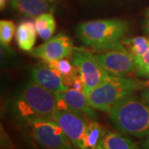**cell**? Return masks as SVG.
Instances as JSON below:
<instances>
[{
	"label": "cell",
	"instance_id": "cell-14",
	"mask_svg": "<svg viewBox=\"0 0 149 149\" xmlns=\"http://www.w3.org/2000/svg\"><path fill=\"white\" fill-rule=\"evenodd\" d=\"M46 62L52 69H53L57 74L61 75L65 85L69 89L71 88L74 78L80 74L78 68L66 58Z\"/></svg>",
	"mask_w": 149,
	"mask_h": 149
},
{
	"label": "cell",
	"instance_id": "cell-21",
	"mask_svg": "<svg viewBox=\"0 0 149 149\" xmlns=\"http://www.w3.org/2000/svg\"><path fill=\"white\" fill-rule=\"evenodd\" d=\"M90 3H93L96 6H122L125 3H130V0H85Z\"/></svg>",
	"mask_w": 149,
	"mask_h": 149
},
{
	"label": "cell",
	"instance_id": "cell-16",
	"mask_svg": "<svg viewBox=\"0 0 149 149\" xmlns=\"http://www.w3.org/2000/svg\"><path fill=\"white\" fill-rule=\"evenodd\" d=\"M105 130L97 121H90L84 140L85 149H104L102 142Z\"/></svg>",
	"mask_w": 149,
	"mask_h": 149
},
{
	"label": "cell",
	"instance_id": "cell-13",
	"mask_svg": "<svg viewBox=\"0 0 149 149\" xmlns=\"http://www.w3.org/2000/svg\"><path fill=\"white\" fill-rule=\"evenodd\" d=\"M37 33L35 23L30 21L21 22L17 27L16 32V41L19 48L29 52L36 42Z\"/></svg>",
	"mask_w": 149,
	"mask_h": 149
},
{
	"label": "cell",
	"instance_id": "cell-2",
	"mask_svg": "<svg viewBox=\"0 0 149 149\" xmlns=\"http://www.w3.org/2000/svg\"><path fill=\"white\" fill-rule=\"evenodd\" d=\"M110 124L117 132L138 139L149 137V103L135 95L128 96L109 113Z\"/></svg>",
	"mask_w": 149,
	"mask_h": 149
},
{
	"label": "cell",
	"instance_id": "cell-24",
	"mask_svg": "<svg viewBox=\"0 0 149 149\" xmlns=\"http://www.w3.org/2000/svg\"><path fill=\"white\" fill-rule=\"evenodd\" d=\"M141 147L143 149H149V137L143 139V141L141 143Z\"/></svg>",
	"mask_w": 149,
	"mask_h": 149
},
{
	"label": "cell",
	"instance_id": "cell-20",
	"mask_svg": "<svg viewBox=\"0 0 149 149\" xmlns=\"http://www.w3.org/2000/svg\"><path fill=\"white\" fill-rule=\"evenodd\" d=\"M136 61L137 75L140 78L149 79V49L142 56L136 58Z\"/></svg>",
	"mask_w": 149,
	"mask_h": 149
},
{
	"label": "cell",
	"instance_id": "cell-1",
	"mask_svg": "<svg viewBox=\"0 0 149 149\" xmlns=\"http://www.w3.org/2000/svg\"><path fill=\"white\" fill-rule=\"evenodd\" d=\"M56 109V94L32 80L22 84L6 103V110L11 117L26 126L35 119L53 120Z\"/></svg>",
	"mask_w": 149,
	"mask_h": 149
},
{
	"label": "cell",
	"instance_id": "cell-25",
	"mask_svg": "<svg viewBox=\"0 0 149 149\" xmlns=\"http://www.w3.org/2000/svg\"><path fill=\"white\" fill-rule=\"evenodd\" d=\"M144 29L146 33L149 35V15L147 16V20L145 21V24H144Z\"/></svg>",
	"mask_w": 149,
	"mask_h": 149
},
{
	"label": "cell",
	"instance_id": "cell-7",
	"mask_svg": "<svg viewBox=\"0 0 149 149\" xmlns=\"http://www.w3.org/2000/svg\"><path fill=\"white\" fill-rule=\"evenodd\" d=\"M98 62L113 76H128L137 71L136 57L126 49H113L97 54Z\"/></svg>",
	"mask_w": 149,
	"mask_h": 149
},
{
	"label": "cell",
	"instance_id": "cell-3",
	"mask_svg": "<svg viewBox=\"0 0 149 149\" xmlns=\"http://www.w3.org/2000/svg\"><path fill=\"white\" fill-rule=\"evenodd\" d=\"M129 28L123 19H99L79 24L75 32L78 39L87 47L97 50L125 49L123 42Z\"/></svg>",
	"mask_w": 149,
	"mask_h": 149
},
{
	"label": "cell",
	"instance_id": "cell-15",
	"mask_svg": "<svg viewBox=\"0 0 149 149\" xmlns=\"http://www.w3.org/2000/svg\"><path fill=\"white\" fill-rule=\"evenodd\" d=\"M104 149H143L133 140L118 132L105 130L103 138Z\"/></svg>",
	"mask_w": 149,
	"mask_h": 149
},
{
	"label": "cell",
	"instance_id": "cell-10",
	"mask_svg": "<svg viewBox=\"0 0 149 149\" xmlns=\"http://www.w3.org/2000/svg\"><path fill=\"white\" fill-rule=\"evenodd\" d=\"M57 109L74 112L84 116L90 121L98 120V114L90 105L87 97L83 92L70 88L66 91L56 94Z\"/></svg>",
	"mask_w": 149,
	"mask_h": 149
},
{
	"label": "cell",
	"instance_id": "cell-17",
	"mask_svg": "<svg viewBox=\"0 0 149 149\" xmlns=\"http://www.w3.org/2000/svg\"><path fill=\"white\" fill-rule=\"evenodd\" d=\"M37 34L43 40L47 41L53 36L56 22L53 13H45L37 17L34 20Z\"/></svg>",
	"mask_w": 149,
	"mask_h": 149
},
{
	"label": "cell",
	"instance_id": "cell-6",
	"mask_svg": "<svg viewBox=\"0 0 149 149\" xmlns=\"http://www.w3.org/2000/svg\"><path fill=\"white\" fill-rule=\"evenodd\" d=\"M71 62L78 68L85 83L84 94L87 95L109 75L98 62L95 55L91 52L75 48L71 56Z\"/></svg>",
	"mask_w": 149,
	"mask_h": 149
},
{
	"label": "cell",
	"instance_id": "cell-5",
	"mask_svg": "<svg viewBox=\"0 0 149 149\" xmlns=\"http://www.w3.org/2000/svg\"><path fill=\"white\" fill-rule=\"evenodd\" d=\"M37 143L44 149H79L54 120L35 119L27 125Z\"/></svg>",
	"mask_w": 149,
	"mask_h": 149
},
{
	"label": "cell",
	"instance_id": "cell-11",
	"mask_svg": "<svg viewBox=\"0 0 149 149\" xmlns=\"http://www.w3.org/2000/svg\"><path fill=\"white\" fill-rule=\"evenodd\" d=\"M30 76L36 84L54 94L61 93L69 89L65 85L61 75L52 69L44 61L32 67L30 70Z\"/></svg>",
	"mask_w": 149,
	"mask_h": 149
},
{
	"label": "cell",
	"instance_id": "cell-8",
	"mask_svg": "<svg viewBox=\"0 0 149 149\" xmlns=\"http://www.w3.org/2000/svg\"><path fill=\"white\" fill-rule=\"evenodd\" d=\"M53 120L62 128L76 148L85 149L84 140L90 122L89 119L74 112L56 109L54 113Z\"/></svg>",
	"mask_w": 149,
	"mask_h": 149
},
{
	"label": "cell",
	"instance_id": "cell-23",
	"mask_svg": "<svg viewBox=\"0 0 149 149\" xmlns=\"http://www.w3.org/2000/svg\"><path fill=\"white\" fill-rule=\"evenodd\" d=\"M141 91H142L141 92L142 98L144 100H146V101L149 103V84Z\"/></svg>",
	"mask_w": 149,
	"mask_h": 149
},
{
	"label": "cell",
	"instance_id": "cell-26",
	"mask_svg": "<svg viewBox=\"0 0 149 149\" xmlns=\"http://www.w3.org/2000/svg\"><path fill=\"white\" fill-rule=\"evenodd\" d=\"M6 1H7V0H1V8H3V6L6 3Z\"/></svg>",
	"mask_w": 149,
	"mask_h": 149
},
{
	"label": "cell",
	"instance_id": "cell-12",
	"mask_svg": "<svg viewBox=\"0 0 149 149\" xmlns=\"http://www.w3.org/2000/svg\"><path fill=\"white\" fill-rule=\"evenodd\" d=\"M12 9L22 16L36 18L45 13H53L56 0H10Z\"/></svg>",
	"mask_w": 149,
	"mask_h": 149
},
{
	"label": "cell",
	"instance_id": "cell-4",
	"mask_svg": "<svg viewBox=\"0 0 149 149\" xmlns=\"http://www.w3.org/2000/svg\"><path fill=\"white\" fill-rule=\"evenodd\" d=\"M149 84L148 80L134 79L128 76L109 75L87 95V100L93 109L109 113L122 100L142 91Z\"/></svg>",
	"mask_w": 149,
	"mask_h": 149
},
{
	"label": "cell",
	"instance_id": "cell-18",
	"mask_svg": "<svg viewBox=\"0 0 149 149\" xmlns=\"http://www.w3.org/2000/svg\"><path fill=\"white\" fill-rule=\"evenodd\" d=\"M123 45L129 53L138 58L149 49V37H136L125 38L123 42Z\"/></svg>",
	"mask_w": 149,
	"mask_h": 149
},
{
	"label": "cell",
	"instance_id": "cell-9",
	"mask_svg": "<svg viewBox=\"0 0 149 149\" xmlns=\"http://www.w3.org/2000/svg\"><path fill=\"white\" fill-rule=\"evenodd\" d=\"M74 49L72 40L65 34L60 33L42 45L32 48L29 53L44 61H52L71 56Z\"/></svg>",
	"mask_w": 149,
	"mask_h": 149
},
{
	"label": "cell",
	"instance_id": "cell-19",
	"mask_svg": "<svg viewBox=\"0 0 149 149\" xmlns=\"http://www.w3.org/2000/svg\"><path fill=\"white\" fill-rule=\"evenodd\" d=\"M16 32V25L11 20H1L0 22L1 46L8 47Z\"/></svg>",
	"mask_w": 149,
	"mask_h": 149
},
{
	"label": "cell",
	"instance_id": "cell-22",
	"mask_svg": "<svg viewBox=\"0 0 149 149\" xmlns=\"http://www.w3.org/2000/svg\"><path fill=\"white\" fill-rule=\"evenodd\" d=\"M71 89H74L76 91H79L80 92L84 93V91H85V83H84V81H83L80 74L77 75L74 78V81H73V85L71 86Z\"/></svg>",
	"mask_w": 149,
	"mask_h": 149
},
{
	"label": "cell",
	"instance_id": "cell-27",
	"mask_svg": "<svg viewBox=\"0 0 149 149\" xmlns=\"http://www.w3.org/2000/svg\"><path fill=\"white\" fill-rule=\"evenodd\" d=\"M146 14H147V16H148V15H149V8H148V10H147V13H146Z\"/></svg>",
	"mask_w": 149,
	"mask_h": 149
}]
</instances>
